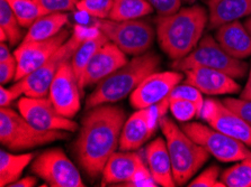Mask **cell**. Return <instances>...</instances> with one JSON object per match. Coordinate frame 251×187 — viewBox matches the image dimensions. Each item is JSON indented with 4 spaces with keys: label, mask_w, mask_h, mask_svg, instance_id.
<instances>
[{
    "label": "cell",
    "mask_w": 251,
    "mask_h": 187,
    "mask_svg": "<svg viewBox=\"0 0 251 187\" xmlns=\"http://www.w3.org/2000/svg\"><path fill=\"white\" fill-rule=\"evenodd\" d=\"M221 176V170L220 167L216 165H212L201 171L199 176L188 183L189 187H226L224 183L220 179Z\"/></svg>",
    "instance_id": "32"
},
{
    "label": "cell",
    "mask_w": 251,
    "mask_h": 187,
    "mask_svg": "<svg viewBox=\"0 0 251 187\" xmlns=\"http://www.w3.org/2000/svg\"><path fill=\"white\" fill-rule=\"evenodd\" d=\"M16 15L22 27L29 28L37 19L51 14L36 3L34 0H6Z\"/></svg>",
    "instance_id": "27"
},
{
    "label": "cell",
    "mask_w": 251,
    "mask_h": 187,
    "mask_svg": "<svg viewBox=\"0 0 251 187\" xmlns=\"http://www.w3.org/2000/svg\"><path fill=\"white\" fill-rule=\"evenodd\" d=\"M152 127L149 110L139 109L125 121L120 139L121 150H136L150 139L154 133Z\"/></svg>",
    "instance_id": "21"
},
{
    "label": "cell",
    "mask_w": 251,
    "mask_h": 187,
    "mask_svg": "<svg viewBox=\"0 0 251 187\" xmlns=\"http://www.w3.org/2000/svg\"><path fill=\"white\" fill-rule=\"evenodd\" d=\"M17 108L22 116L40 130L75 132L79 129L77 122L59 113L49 97L30 98L24 95L18 101Z\"/></svg>",
    "instance_id": "12"
},
{
    "label": "cell",
    "mask_w": 251,
    "mask_h": 187,
    "mask_svg": "<svg viewBox=\"0 0 251 187\" xmlns=\"http://www.w3.org/2000/svg\"><path fill=\"white\" fill-rule=\"evenodd\" d=\"M30 170L51 187H85L81 175L62 149L42 152L30 165Z\"/></svg>",
    "instance_id": "11"
},
{
    "label": "cell",
    "mask_w": 251,
    "mask_h": 187,
    "mask_svg": "<svg viewBox=\"0 0 251 187\" xmlns=\"http://www.w3.org/2000/svg\"><path fill=\"white\" fill-rule=\"evenodd\" d=\"M160 64L157 54L147 52L120 67L98 83L86 100V110L101 104L115 103L131 95L144 79L154 73Z\"/></svg>",
    "instance_id": "3"
},
{
    "label": "cell",
    "mask_w": 251,
    "mask_h": 187,
    "mask_svg": "<svg viewBox=\"0 0 251 187\" xmlns=\"http://www.w3.org/2000/svg\"><path fill=\"white\" fill-rule=\"evenodd\" d=\"M126 113L122 106L101 104L89 109L75 141V157L90 178L100 176L111 156L120 147Z\"/></svg>",
    "instance_id": "1"
},
{
    "label": "cell",
    "mask_w": 251,
    "mask_h": 187,
    "mask_svg": "<svg viewBox=\"0 0 251 187\" xmlns=\"http://www.w3.org/2000/svg\"><path fill=\"white\" fill-rule=\"evenodd\" d=\"M179 71L154 72L141 82L133 91L130 102L135 109H147L169 98L173 90L182 80Z\"/></svg>",
    "instance_id": "16"
},
{
    "label": "cell",
    "mask_w": 251,
    "mask_h": 187,
    "mask_svg": "<svg viewBox=\"0 0 251 187\" xmlns=\"http://www.w3.org/2000/svg\"><path fill=\"white\" fill-rule=\"evenodd\" d=\"M80 91L71 60H68L53 79L48 97L59 113L72 119L80 110Z\"/></svg>",
    "instance_id": "15"
},
{
    "label": "cell",
    "mask_w": 251,
    "mask_h": 187,
    "mask_svg": "<svg viewBox=\"0 0 251 187\" xmlns=\"http://www.w3.org/2000/svg\"><path fill=\"white\" fill-rule=\"evenodd\" d=\"M181 129L193 140L205 148L208 154L223 163L239 162L251 154L249 147L241 141L200 122H182Z\"/></svg>",
    "instance_id": "9"
},
{
    "label": "cell",
    "mask_w": 251,
    "mask_h": 187,
    "mask_svg": "<svg viewBox=\"0 0 251 187\" xmlns=\"http://www.w3.org/2000/svg\"><path fill=\"white\" fill-rule=\"evenodd\" d=\"M124 184L125 186H158L148 165L134 150L114 152L101 173V186Z\"/></svg>",
    "instance_id": "10"
},
{
    "label": "cell",
    "mask_w": 251,
    "mask_h": 187,
    "mask_svg": "<svg viewBox=\"0 0 251 187\" xmlns=\"http://www.w3.org/2000/svg\"><path fill=\"white\" fill-rule=\"evenodd\" d=\"M171 67L175 71H187L193 67H206L227 74L231 78L242 79L248 72V63L235 59L220 46L211 35L201 37L197 46L187 56L174 61Z\"/></svg>",
    "instance_id": "7"
},
{
    "label": "cell",
    "mask_w": 251,
    "mask_h": 187,
    "mask_svg": "<svg viewBox=\"0 0 251 187\" xmlns=\"http://www.w3.org/2000/svg\"><path fill=\"white\" fill-rule=\"evenodd\" d=\"M114 0H79L75 8L97 19L108 18Z\"/></svg>",
    "instance_id": "31"
},
{
    "label": "cell",
    "mask_w": 251,
    "mask_h": 187,
    "mask_svg": "<svg viewBox=\"0 0 251 187\" xmlns=\"http://www.w3.org/2000/svg\"><path fill=\"white\" fill-rule=\"evenodd\" d=\"M127 62L126 54L108 41L98 49L89 62L82 76L80 90L85 89L86 86L98 84Z\"/></svg>",
    "instance_id": "17"
},
{
    "label": "cell",
    "mask_w": 251,
    "mask_h": 187,
    "mask_svg": "<svg viewBox=\"0 0 251 187\" xmlns=\"http://www.w3.org/2000/svg\"><path fill=\"white\" fill-rule=\"evenodd\" d=\"M159 16H169L180 9L181 0H147Z\"/></svg>",
    "instance_id": "36"
},
{
    "label": "cell",
    "mask_w": 251,
    "mask_h": 187,
    "mask_svg": "<svg viewBox=\"0 0 251 187\" xmlns=\"http://www.w3.org/2000/svg\"><path fill=\"white\" fill-rule=\"evenodd\" d=\"M0 28L7 34L10 46H15L23 37L22 25L6 0H0Z\"/></svg>",
    "instance_id": "29"
},
{
    "label": "cell",
    "mask_w": 251,
    "mask_h": 187,
    "mask_svg": "<svg viewBox=\"0 0 251 187\" xmlns=\"http://www.w3.org/2000/svg\"><path fill=\"white\" fill-rule=\"evenodd\" d=\"M22 93L17 89L16 85L10 86L9 89H6L5 86L1 85L0 87V105L1 108H8L17 98H20Z\"/></svg>",
    "instance_id": "38"
},
{
    "label": "cell",
    "mask_w": 251,
    "mask_h": 187,
    "mask_svg": "<svg viewBox=\"0 0 251 187\" xmlns=\"http://www.w3.org/2000/svg\"><path fill=\"white\" fill-rule=\"evenodd\" d=\"M96 26L126 55L139 56L149 51L154 41V29L148 21L98 19Z\"/></svg>",
    "instance_id": "8"
},
{
    "label": "cell",
    "mask_w": 251,
    "mask_h": 187,
    "mask_svg": "<svg viewBox=\"0 0 251 187\" xmlns=\"http://www.w3.org/2000/svg\"><path fill=\"white\" fill-rule=\"evenodd\" d=\"M169 97L175 98V99H184V100L195 103L201 112V109H203V105H204L203 93H201L197 87L189 84L187 82H185L184 84H178L173 90V92L170 93Z\"/></svg>",
    "instance_id": "33"
},
{
    "label": "cell",
    "mask_w": 251,
    "mask_h": 187,
    "mask_svg": "<svg viewBox=\"0 0 251 187\" xmlns=\"http://www.w3.org/2000/svg\"><path fill=\"white\" fill-rule=\"evenodd\" d=\"M153 11L147 0H114L108 19L115 21H134Z\"/></svg>",
    "instance_id": "26"
},
{
    "label": "cell",
    "mask_w": 251,
    "mask_h": 187,
    "mask_svg": "<svg viewBox=\"0 0 251 187\" xmlns=\"http://www.w3.org/2000/svg\"><path fill=\"white\" fill-rule=\"evenodd\" d=\"M184 1H185L186 3H193V2H195L196 0H184Z\"/></svg>",
    "instance_id": "43"
},
{
    "label": "cell",
    "mask_w": 251,
    "mask_h": 187,
    "mask_svg": "<svg viewBox=\"0 0 251 187\" xmlns=\"http://www.w3.org/2000/svg\"><path fill=\"white\" fill-rule=\"evenodd\" d=\"M206 3L208 26L212 29L251 16V0H206Z\"/></svg>",
    "instance_id": "22"
},
{
    "label": "cell",
    "mask_w": 251,
    "mask_h": 187,
    "mask_svg": "<svg viewBox=\"0 0 251 187\" xmlns=\"http://www.w3.org/2000/svg\"><path fill=\"white\" fill-rule=\"evenodd\" d=\"M201 118L212 128L251 147V125L227 108L223 101L216 99L205 100Z\"/></svg>",
    "instance_id": "14"
},
{
    "label": "cell",
    "mask_w": 251,
    "mask_h": 187,
    "mask_svg": "<svg viewBox=\"0 0 251 187\" xmlns=\"http://www.w3.org/2000/svg\"><path fill=\"white\" fill-rule=\"evenodd\" d=\"M108 41L109 40L107 36L100 32L96 36L87 38L80 46H79L77 51H75L74 56H72L71 65L72 68H74L75 78L78 80L79 87H80L82 76L85 74L86 68L88 66L91 59H93L95 54H96L98 49H100L102 45L107 43Z\"/></svg>",
    "instance_id": "25"
},
{
    "label": "cell",
    "mask_w": 251,
    "mask_h": 187,
    "mask_svg": "<svg viewBox=\"0 0 251 187\" xmlns=\"http://www.w3.org/2000/svg\"><path fill=\"white\" fill-rule=\"evenodd\" d=\"M159 125L168 147L175 182L184 185L195 176L211 155L168 117H163Z\"/></svg>",
    "instance_id": "4"
},
{
    "label": "cell",
    "mask_w": 251,
    "mask_h": 187,
    "mask_svg": "<svg viewBox=\"0 0 251 187\" xmlns=\"http://www.w3.org/2000/svg\"><path fill=\"white\" fill-rule=\"evenodd\" d=\"M68 137V131L40 130L30 125L21 113L9 109V106L0 109V143L10 150L33 149L54 141L67 139Z\"/></svg>",
    "instance_id": "6"
},
{
    "label": "cell",
    "mask_w": 251,
    "mask_h": 187,
    "mask_svg": "<svg viewBox=\"0 0 251 187\" xmlns=\"http://www.w3.org/2000/svg\"><path fill=\"white\" fill-rule=\"evenodd\" d=\"M37 178L35 176H26L17 179L13 184H10L8 187H33L36 186Z\"/></svg>",
    "instance_id": "39"
},
{
    "label": "cell",
    "mask_w": 251,
    "mask_h": 187,
    "mask_svg": "<svg viewBox=\"0 0 251 187\" xmlns=\"http://www.w3.org/2000/svg\"><path fill=\"white\" fill-rule=\"evenodd\" d=\"M17 74V61L15 55L11 59L0 62V82L1 85L9 83L11 80H15Z\"/></svg>",
    "instance_id": "37"
},
{
    "label": "cell",
    "mask_w": 251,
    "mask_h": 187,
    "mask_svg": "<svg viewBox=\"0 0 251 187\" xmlns=\"http://www.w3.org/2000/svg\"><path fill=\"white\" fill-rule=\"evenodd\" d=\"M100 33L97 27L86 28L82 26H75L74 33L66 43L53 54L43 65L40 66L24 79L17 81L15 85L22 95L30 98H44L49 95L51 83L58 73L61 65L68 60H71L75 51L87 38L94 37Z\"/></svg>",
    "instance_id": "5"
},
{
    "label": "cell",
    "mask_w": 251,
    "mask_h": 187,
    "mask_svg": "<svg viewBox=\"0 0 251 187\" xmlns=\"http://www.w3.org/2000/svg\"><path fill=\"white\" fill-rule=\"evenodd\" d=\"M216 41L227 54L235 59L245 60L251 56V34L239 21L220 26Z\"/></svg>",
    "instance_id": "20"
},
{
    "label": "cell",
    "mask_w": 251,
    "mask_h": 187,
    "mask_svg": "<svg viewBox=\"0 0 251 187\" xmlns=\"http://www.w3.org/2000/svg\"><path fill=\"white\" fill-rule=\"evenodd\" d=\"M207 21L206 10L199 5L180 8L169 16H159L157 18L159 45L171 60H180L199 45Z\"/></svg>",
    "instance_id": "2"
},
{
    "label": "cell",
    "mask_w": 251,
    "mask_h": 187,
    "mask_svg": "<svg viewBox=\"0 0 251 187\" xmlns=\"http://www.w3.org/2000/svg\"><path fill=\"white\" fill-rule=\"evenodd\" d=\"M240 98L245 99V100H251V65H250L248 81H247L245 87H243V90L241 91Z\"/></svg>",
    "instance_id": "40"
},
{
    "label": "cell",
    "mask_w": 251,
    "mask_h": 187,
    "mask_svg": "<svg viewBox=\"0 0 251 187\" xmlns=\"http://www.w3.org/2000/svg\"><path fill=\"white\" fill-rule=\"evenodd\" d=\"M69 17L63 11H56L41 17L28 28L23 42L45 41L58 35L68 24Z\"/></svg>",
    "instance_id": "23"
},
{
    "label": "cell",
    "mask_w": 251,
    "mask_h": 187,
    "mask_svg": "<svg viewBox=\"0 0 251 187\" xmlns=\"http://www.w3.org/2000/svg\"><path fill=\"white\" fill-rule=\"evenodd\" d=\"M49 13L56 11H71L75 8L79 0H34Z\"/></svg>",
    "instance_id": "35"
},
{
    "label": "cell",
    "mask_w": 251,
    "mask_h": 187,
    "mask_svg": "<svg viewBox=\"0 0 251 187\" xmlns=\"http://www.w3.org/2000/svg\"><path fill=\"white\" fill-rule=\"evenodd\" d=\"M69 30L63 29L58 35L49 40L23 42L14 52L17 61V74L15 80L20 81L43 65L69 40Z\"/></svg>",
    "instance_id": "13"
},
{
    "label": "cell",
    "mask_w": 251,
    "mask_h": 187,
    "mask_svg": "<svg viewBox=\"0 0 251 187\" xmlns=\"http://www.w3.org/2000/svg\"><path fill=\"white\" fill-rule=\"evenodd\" d=\"M223 103L251 125V100H245L241 98H226Z\"/></svg>",
    "instance_id": "34"
},
{
    "label": "cell",
    "mask_w": 251,
    "mask_h": 187,
    "mask_svg": "<svg viewBox=\"0 0 251 187\" xmlns=\"http://www.w3.org/2000/svg\"><path fill=\"white\" fill-rule=\"evenodd\" d=\"M220 179L226 187H251V154L223 170Z\"/></svg>",
    "instance_id": "28"
},
{
    "label": "cell",
    "mask_w": 251,
    "mask_h": 187,
    "mask_svg": "<svg viewBox=\"0 0 251 187\" xmlns=\"http://www.w3.org/2000/svg\"><path fill=\"white\" fill-rule=\"evenodd\" d=\"M169 109L175 119L179 122H188L194 117H201V111L195 103L169 97Z\"/></svg>",
    "instance_id": "30"
},
{
    "label": "cell",
    "mask_w": 251,
    "mask_h": 187,
    "mask_svg": "<svg viewBox=\"0 0 251 187\" xmlns=\"http://www.w3.org/2000/svg\"><path fill=\"white\" fill-rule=\"evenodd\" d=\"M34 158L32 152L14 155L6 150L0 151V186L6 187L20 179L23 171Z\"/></svg>",
    "instance_id": "24"
},
{
    "label": "cell",
    "mask_w": 251,
    "mask_h": 187,
    "mask_svg": "<svg viewBox=\"0 0 251 187\" xmlns=\"http://www.w3.org/2000/svg\"><path fill=\"white\" fill-rule=\"evenodd\" d=\"M186 82L197 87L206 95L234 94L240 91V85L223 72L206 67H193L185 71Z\"/></svg>",
    "instance_id": "18"
},
{
    "label": "cell",
    "mask_w": 251,
    "mask_h": 187,
    "mask_svg": "<svg viewBox=\"0 0 251 187\" xmlns=\"http://www.w3.org/2000/svg\"><path fill=\"white\" fill-rule=\"evenodd\" d=\"M146 159L148 168L155 184L163 187L177 185L174 178L173 164L166 140L157 138L151 141L146 148Z\"/></svg>",
    "instance_id": "19"
},
{
    "label": "cell",
    "mask_w": 251,
    "mask_h": 187,
    "mask_svg": "<svg viewBox=\"0 0 251 187\" xmlns=\"http://www.w3.org/2000/svg\"><path fill=\"white\" fill-rule=\"evenodd\" d=\"M14 54H11L9 47L7 46L6 43L0 44V62H5V61L11 59Z\"/></svg>",
    "instance_id": "41"
},
{
    "label": "cell",
    "mask_w": 251,
    "mask_h": 187,
    "mask_svg": "<svg viewBox=\"0 0 251 187\" xmlns=\"http://www.w3.org/2000/svg\"><path fill=\"white\" fill-rule=\"evenodd\" d=\"M245 26L246 28L248 29V32L251 34V16H249V18H247V21H245Z\"/></svg>",
    "instance_id": "42"
}]
</instances>
